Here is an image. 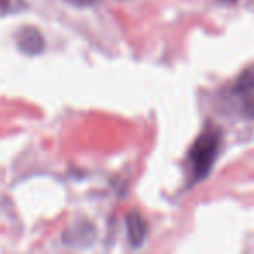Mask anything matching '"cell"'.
<instances>
[{
    "instance_id": "6da1fadb",
    "label": "cell",
    "mask_w": 254,
    "mask_h": 254,
    "mask_svg": "<svg viewBox=\"0 0 254 254\" xmlns=\"http://www.w3.org/2000/svg\"><path fill=\"white\" fill-rule=\"evenodd\" d=\"M219 148H221V131L216 126L205 127L204 131L197 136L188 152L190 169L193 181H200L211 173L216 159H218Z\"/></svg>"
},
{
    "instance_id": "3957f363",
    "label": "cell",
    "mask_w": 254,
    "mask_h": 254,
    "mask_svg": "<svg viewBox=\"0 0 254 254\" xmlns=\"http://www.w3.org/2000/svg\"><path fill=\"white\" fill-rule=\"evenodd\" d=\"M16 42H18L19 49L25 54H30V56H35V54L44 51V37L33 26H25V28L19 30L18 35H16Z\"/></svg>"
},
{
    "instance_id": "277c9868",
    "label": "cell",
    "mask_w": 254,
    "mask_h": 254,
    "mask_svg": "<svg viewBox=\"0 0 254 254\" xmlns=\"http://www.w3.org/2000/svg\"><path fill=\"white\" fill-rule=\"evenodd\" d=\"M126 223H127V235H129L131 244L132 246H141L146 233H148V223H146V219L139 212L132 211L127 214Z\"/></svg>"
},
{
    "instance_id": "5b68a950",
    "label": "cell",
    "mask_w": 254,
    "mask_h": 254,
    "mask_svg": "<svg viewBox=\"0 0 254 254\" xmlns=\"http://www.w3.org/2000/svg\"><path fill=\"white\" fill-rule=\"evenodd\" d=\"M26 7V0H0V18L21 12Z\"/></svg>"
},
{
    "instance_id": "7a4b0ae2",
    "label": "cell",
    "mask_w": 254,
    "mask_h": 254,
    "mask_svg": "<svg viewBox=\"0 0 254 254\" xmlns=\"http://www.w3.org/2000/svg\"><path fill=\"white\" fill-rule=\"evenodd\" d=\"M233 98L240 112L254 119V64L242 71L233 84Z\"/></svg>"
},
{
    "instance_id": "8992f818",
    "label": "cell",
    "mask_w": 254,
    "mask_h": 254,
    "mask_svg": "<svg viewBox=\"0 0 254 254\" xmlns=\"http://www.w3.org/2000/svg\"><path fill=\"white\" fill-rule=\"evenodd\" d=\"M64 2H68L71 5H77V7H89V5L98 4L99 0H64Z\"/></svg>"
}]
</instances>
